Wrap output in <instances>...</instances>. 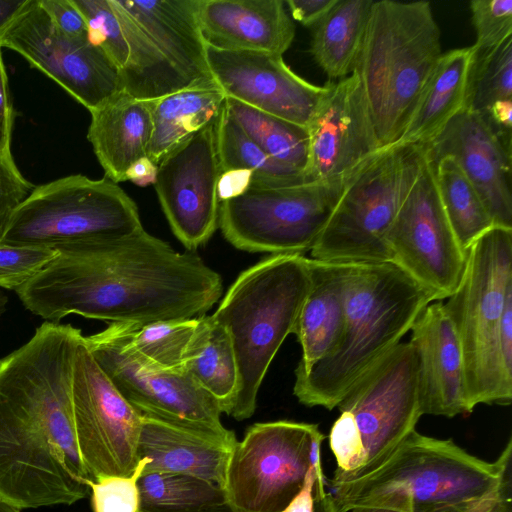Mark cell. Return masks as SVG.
<instances>
[{"label": "cell", "mask_w": 512, "mask_h": 512, "mask_svg": "<svg viewBox=\"0 0 512 512\" xmlns=\"http://www.w3.org/2000/svg\"><path fill=\"white\" fill-rule=\"evenodd\" d=\"M475 52L472 45L441 55L395 145L425 146L465 108Z\"/></svg>", "instance_id": "4316f807"}, {"label": "cell", "mask_w": 512, "mask_h": 512, "mask_svg": "<svg viewBox=\"0 0 512 512\" xmlns=\"http://www.w3.org/2000/svg\"><path fill=\"white\" fill-rule=\"evenodd\" d=\"M149 462L139 459L130 476H103L91 482L93 512H140L138 479Z\"/></svg>", "instance_id": "f35d334b"}, {"label": "cell", "mask_w": 512, "mask_h": 512, "mask_svg": "<svg viewBox=\"0 0 512 512\" xmlns=\"http://www.w3.org/2000/svg\"><path fill=\"white\" fill-rule=\"evenodd\" d=\"M213 80L226 97L307 128L332 82L316 86L294 73L282 55L227 51L206 45Z\"/></svg>", "instance_id": "ac0fdd59"}, {"label": "cell", "mask_w": 512, "mask_h": 512, "mask_svg": "<svg viewBox=\"0 0 512 512\" xmlns=\"http://www.w3.org/2000/svg\"><path fill=\"white\" fill-rule=\"evenodd\" d=\"M111 3L122 25L128 46V60L120 71L124 92L141 100H157L190 87L124 8L121 0H111Z\"/></svg>", "instance_id": "4dcf8cb0"}, {"label": "cell", "mask_w": 512, "mask_h": 512, "mask_svg": "<svg viewBox=\"0 0 512 512\" xmlns=\"http://www.w3.org/2000/svg\"><path fill=\"white\" fill-rule=\"evenodd\" d=\"M429 161L450 155L497 226L512 228L511 152L476 113L463 109L424 146Z\"/></svg>", "instance_id": "ffe728a7"}, {"label": "cell", "mask_w": 512, "mask_h": 512, "mask_svg": "<svg viewBox=\"0 0 512 512\" xmlns=\"http://www.w3.org/2000/svg\"><path fill=\"white\" fill-rule=\"evenodd\" d=\"M35 187L20 173L11 153H0V239L13 212Z\"/></svg>", "instance_id": "7bdbcfd3"}, {"label": "cell", "mask_w": 512, "mask_h": 512, "mask_svg": "<svg viewBox=\"0 0 512 512\" xmlns=\"http://www.w3.org/2000/svg\"><path fill=\"white\" fill-rule=\"evenodd\" d=\"M215 134L221 172H252L250 187H284L305 183L303 173L275 161L250 139L225 105L216 120Z\"/></svg>", "instance_id": "1f68e13d"}, {"label": "cell", "mask_w": 512, "mask_h": 512, "mask_svg": "<svg viewBox=\"0 0 512 512\" xmlns=\"http://www.w3.org/2000/svg\"><path fill=\"white\" fill-rule=\"evenodd\" d=\"M195 10L205 44L215 49L283 55L295 36L282 0H196Z\"/></svg>", "instance_id": "7402d4cb"}, {"label": "cell", "mask_w": 512, "mask_h": 512, "mask_svg": "<svg viewBox=\"0 0 512 512\" xmlns=\"http://www.w3.org/2000/svg\"><path fill=\"white\" fill-rule=\"evenodd\" d=\"M72 373V410L77 444L92 482L130 476L138 464L142 415L117 390L83 340Z\"/></svg>", "instance_id": "4fadbf2b"}, {"label": "cell", "mask_w": 512, "mask_h": 512, "mask_svg": "<svg viewBox=\"0 0 512 512\" xmlns=\"http://www.w3.org/2000/svg\"><path fill=\"white\" fill-rule=\"evenodd\" d=\"M128 345L146 360L166 369H180L197 318L122 323Z\"/></svg>", "instance_id": "d590c367"}, {"label": "cell", "mask_w": 512, "mask_h": 512, "mask_svg": "<svg viewBox=\"0 0 512 512\" xmlns=\"http://www.w3.org/2000/svg\"><path fill=\"white\" fill-rule=\"evenodd\" d=\"M225 106L248 137L271 158L305 174L309 147L307 128L232 98L226 97Z\"/></svg>", "instance_id": "836d02e7"}, {"label": "cell", "mask_w": 512, "mask_h": 512, "mask_svg": "<svg viewBox=\"0 0 512 512\" xmlns=\"http://www.w3.org/2000/svg\"><path fill=\"white\" fill-rule=\"evenodd\" d=\"M153 101V130L147 156L158 165L174 147L217 120L226 95L210 80Z\"/></svg>", "instance_id": "83f0119b"}, {"label": "cell", "mask_w": 512, "mask_h": 512, "mask_svg": "<svg viewBox=\"0 0 512 512\" xmlns=\"http://www.w3.org/2000/svg\"><path fill=\"white\" fill-rule=\"evenodd\" d=\"M310 285L308 257L271 255L240 273L212 314L235 354L238 382L230 415L236 420L254 414L263 379L293 333Z\"/></svg>", "instance_id": "8992f818"}, {"label": "cell", "mask_w": 512, "mask_h": 512, "mask_svg": "<svg viewBox=\"0 0 512 512\" xmlns=\"http://www.w3.org/2000/svg\"><path fill=\"white\" fill-rule=\"evenodd\" d=\"M504 499L505 498L503 497L501 490H500L498 493L480 501L479 503H477L474 507H472L467 512H487L496 502H498L499 500L504 501ZM504 502L507 505H509L506 500Z\"/></svg>", "instance_id": "f5cc1de1"}, {"label": "cell", "mask_w": 512, "mask_h": 512, "mask_svg": "<svg viewBox=\"0 0 512 512\" xmlns=\"http://www.w3.org/2000/svg\"><path fill=\"white\" fill-rule=\"evenodd\" d=\"M311 285L293 334L302 348L295 373H306L337 348L345 325L348 264L309 258Z\"/></svg>", "instance_id": "484cf974"}, {"label": "cell", "mask_w": 512, "mask_h": 512, "mask_svg": "<svg viewBox=\"0 0 512 512\" xmlns=\"http://www.w3.org/2000/svg\"><path fill=\"white\" fill-rule=\"evenodd\" d=\"M410 331L409 342L417 358L418 397L422 415L452 418L472 413L466 399L459 342L443 301L429 303Z\"/></svg>", "instance_id": "44dd1931"}, {"label": "cell", "mask_w": 512, "mask_h": 512, "mask_svg": "<svg viewBox=\"0 0 512 512\" xmlns=\"http://www.w3.org/2000/svg\"><path fill=\"white\" fill-rule=\"evenodd\" d=\"M346 181L249 187L220 202L218 226L239 250L304 256L324 230Z\"/></svg>", "instance_id": "30bf717a"}, {"label": "cell", "mask_w": 512, "mask_h": 512, "mask_svg": "<svg viewBox=\"0 0 512 512\" xmlns=\"http://www.w3.org/2000/svg\"><path fill=\"white\" fill-rule=\"evenodd\" d=\"M330 448L337 468L334 474H350L363 467L366 459L361 434L353 415L340 411L329 434Z\"/></svg>", "instance_id": "b9f144b4"}, {"label": "cell", "mask_w": 512, "mask_h": 512, "mask_svg": "<svg viewBox=\"0 0 512 512\" xmlns=\"http://www.w3.org/2000/svg\"><path fill=\"white\" fill-rule=\"evenodd\" d=\"M318 424L255 423L230 454L223 485L233 512H283L302 489Z\"/></svg>", "instance_id": "7c38bea8"}, {"label": "cell", "mask_w": 512, "mask_h": 512, "mask_svg": "<svg viewBox=\"0 0 512 512\" xmlns=\"http://www.w3.org/2000/svg\"><path fill=\"white\" fill-rule=\"evenodd\" d=\"M0 512H21V510L0 499Z\"/></svg>", "instance_id": "6f0895ef"}, {"label": "cell", "mask_w": 512, "mask_h": 512, "mask_svg": "<svg viewBox=\"0 0 512 512\" xmlns=\"http://www.w3.org/2000/svg\"><path fill=\"white\" fill-rule=\"evenodd\" d=\"M351 512H404L402 510L380 505H361L353 507Z\"/></svg>", "instance_id": "db71d44e"}, {"label": "cell", "mask_w": 512, "mask_h": 512, "mask_svg": "<svg viewBox=\"0 0 512 512\" xmlns=\"http://www.w3.org/2000/svg\"><path fill=\"white\" fill-rule=\"evenodd\" d=\"M153 103V100L137 99L122 91L90 112L87 137L111 181H126L128 169L148 157Z\"/></svg>", "instance_id": "d4e9b609"}, {"label": "cell", "mask_w": 512, "mask_h": 512, "mask_svg": "<svg viewBox=\"0 0 512 512\" xmlns=\"http://www.w3.org/2000/svg\"><path fill=\"white\" fill-rule=\"evenodd\" d=\"M90 112L124 91L120 70L89 39H72L50 22L38 0H28L0 36Z\"/></svg>", "instance_id": "2e32d148"}, {"label": "cell", "mask_w": 512, "mask_h": 512, "mask_svg": "<svg viewBox=\"0 0 512 512\" xmlns=\"http://www.w3.org/2000/svg\"><path fill=\"white\" fill-rule=\"evenodd\" d=\"M138 489L140 512H191L225 502L222 487L187 474L142 473Z\"/></svg>", "instance_id": "e575fe53"}, {"label": "cell", "mask_w": 512, "mask_h": 512, "mask_svg": "<svg viewBox=\"0 0 512 512\" xmlns=\"http://www.w3.org/2000/svg\"><path fill=\"white\" fill-rule=\"evenodd\" d=\"M188 86L213 80L196 18V0H121Z\"/></svg>", "instance_id": "cb8c5ba5"}, {"label": "cell", "mask_w": 512, "mask_h": 512, "mask_svg": "<svg viewBox=\"0 0 512 512\" xmlns=\"http://www.w3.org/2000/svg\"><path fill=\"white\" fill-rule=\"evenodd\" d=\"M511 458V438L499 458L490 463L451 440L422 435L415 429L372 471L331 479V511L380 505L404 512H467L499 492Z\"/></svg>", "instance_id": "3957f363"}, {"label": "cell", "mask_w": 512, "mask_h": 512, "mask_svg": "<svg viewBox=\"0 0 512 512\" xmlns=\"http://www.w3.org/2000/svg\"><path fill=\"white\" fill-rule=\"evenodd\" d=\"M316 476L310 466L305 477V482L299 493L292 499L283 512H314L315 498L314 489Z\"/></svg>", "instance_id": "681fc988"}, {"label": "cell", "mask_w": 512, "mask_h": 512, "mask_svg": "<svg viewBox=\"0 0 512 512\" xmlns=\"http://www.w3.org/2000/svg\"><path fill=\"white\" fill-rule=\"evenodd\" d=\"M305 182L347 180L381 149L358 77L332 82L307 126Z\"/></svg>", "instance_id": "d6986e66"}, {"label": "cell", "mask_w": 512, "mask_h": 512, "mask_svg": "<svg viewBox=\"0 0 512 512\" xmlns=\"http://www.w3.org/2000/svg\"><path fill=\"white\" fill-rule=\"evenodd\" d=\"M83 340L103 372L141 415L219 435L234 433L223 426L217 401L182 368L160 367L135 352L122 323H110Z\"/></svg>", "instance_id": "8fae6325"}, {"label": "cell", "mask_w": 512, "mask_h": 512, "mask_svg": "<svg viewBox=\"0 0 512 512\" xmlns=\"http://www.w3.org/2000/svg\"><path fill=\"white\" fill-rule=\"evenodd\" d=\"M337 0H288L292 17L304 26L313 27L336 4Z\"/></svg>", "instance_id": "bcb514c9"}, {"label": "cell", "mask_w": 512, "mask_h": 512, "mask_svg": "<svg viewBox=\"0 0 512 512\" xmlns=\"http://www.w3.org/2000/svg\"><path fill=\"white\" fill-rule=\"evenodd\" d=\"M374 0H337L313 26L310 52L331 79L353 72Z\"/></svg>", "instance_id": "f546056e"}, {"label": "cell", "mask_w": 512, "mask_h": 512, "mask_svg": "<svg viewBox=\"0 0 512 512\" xmlns=\"http://www.w3.org/2000/svg\"><path fill=\"white\" fill-rule=\"evenodd\" d=\"M428 1H373L353 72L359 79L381 149L400 139L443 54Z\"/></svg>", "instance_id": "5b68a950"}, {"label": "cell", "mask_w": 512, "mask_h": 512, "mask_svg": "<svg viewBox=\"0 0 512 512\" xmlns=\"http://www.w3.org/2000/svg\"><path fill=\"white\" fill-rule=\"evenodd\" d=\"M8 303V297L6 294H4L2 291H0V315H2L5 310Z\"/></svg>", "instance_id": "680465c9"}, {"label": "cell", "mask_w": 512, "mask_h": 512, "mask_svg": "<svg viewBox=\"0 0 512 512\" xmlns=\"http://www.w3.org/2000/svg\"><path fill=\"white\" fill-rule=\"evenodd\" d=\"M215 123L169 151L158 164L153 184L171 230L189 250L204 245L219 224L221 169Z\"/></svg>", "instance_id": "e0dca14e"}, {"label": "cell", "mask_w": 512, "mask_h": 512, "mask_svg": "<svg viewBox=\"0 0 512 512\" xmlns=\"http://www.w3.org/2000/svg\"><path fill=\"white\" fill-rule=\"evenodd\" d=\"M476 53L488 52L512 37V0H472Z\"/></svg>", "instance_id": "ab89813d"}, {"label": "cell", "mask_w": 512, "mask_h": 512, "mask_svg": "<svg viewBox=\"0 0 512 512\" xmlns=\"http://www.w3.org/2000/svg\"><path fill=\"white\" fill-rule=\"evenodd\" d=\"M191 512H233L230 507L227 505L226 502L218 504V505H212L205 508H201L198 510H194Z\"/></svg>", "instance_id": "11a10c76"}, {"label": "cell", "mask_w": 512, "mask_h": 512, "mask_svg": "<svg viewBox=\"0 0 512 512\" xmlns=\"http://www.w3.org/2000/svg\"><path fill=\"white\" fill-rule=\"evenodd\" d=\"M457 289L443 302L463 361L467 404L510 405L512 374L504 367L499 333L512 290V228L494 225L467 250Z\"/></svg>", "instance_id": "52a82bcc"}, {"label": "cell", "mask_w": 512, "mask_h": 512, "mask_svg": "<svg viewBox=\"0 0 512 512\" xmlns=\"http://www.w3.org/2000/svg\"><path fill=\"white\" fill-rule=\"evenodd\" d=\"M0 46V153L10 154L13 110Z\"/></svg>", "instance_id": "f6af8a7d"}, {"label": "cell", "mask_w": 512, "mask_h": 512, "mask_svg": "<svg viewBox=\"0 0 512 512\" xmlns=\"http://www.w3.org/2000/svg\"><path fill=\"white\" fill-rule=\"evenodd\" d=\"M337 407L353 415L366 459L359 470L334 474L333 480L372 471L415 430L422 413L417 358L410 342H400L384 355L353 384Z\"/></svg>", "instance_id": "9a60e30c"}, {"label": "cell", "mask_w": 512, "mask_h": 512, "mask_svg": "<svg viewBox=\"0 0 512 512\" xmlns=\"http://www.w3.org/2000/svg\"><path fill=\"white\" fill-rule=\"evenodd\" d=\"M235 434L219 435L194 427L142 415L138 460L150 459L143 473L187 474L223 489Z\"/></svg>", "instance_id": "603a6c76"}, {"label": "cell", "mask_w": 512, "mask_h": 512, "mask_svg": "<svg viewBox=\"0 0 512 512\" xmlns=\"http://www.w3.org/2000/svg\"><path fill=\"white\" fill-rule=\"evenodd\" d=\"M487 512H511V506H508L503 500H499Z\"/></svg>", "instance_id": "9f6ffc18"}, {"label": "cell", "mask_w": 512, "mask_h": 512, "mask_svg": "<svg viewBox=\"0 0 512 512\" xmlns=\"http://www.w3.org/2000/svg\"><path fill=\"white\" fill-rule=\"evenodd\" d=\"M142 229L136 203L117 183L71 175L35 187L13 212L0 243L61 251Z\"/></svg>", "instance_id": "9c48e42d"}, {"label": "cell", "mask_w": 512, "mask_h": 512, "mask_svg": "<svg viewBox=\"0 0 512 512\" xmlns=\"http://www.w3.org/2000/svg\"><path fill=\"white\" fill-rule=\"evenodd\" d=\"M386 241L391 262L427 290L435 301L447 299L457 289L466 269L468 252L445 214L433 164L426 154Z\"/></svg>", "instance_id": "5bb4252c"}, {"label": "cell", "mask_w": 512, "mask_h": 512, "mask_svg": "<svg viewBox=\"0 0 512 512\" xmlns=\"http://www.w3.org/2000/svg\"><path fill=\"white\" fill-rule=\"evenodd\" d=\"M253 174L248 170H228L220 174L217 195L220 202L244 193L252 183Z\"/></svg>", "instance_id": "7dc6e473"}, {"label": "cell", "mask_w": 512, "mask_h": 512, "mask_svg": "<svg viewBox=\"0 0 512 512\" xmlns=\"http://www.w3.org/2000/svg\"><path fill=\"white\" fill-rule=\"evenodd\" d=\"M158 165L148 157L136 161L126 172L125 180H130L138 186L154 184Z\"/></svg>", "instance_id": "f907efd6"}, {"label": "cell", "mask_w": 512, "mask_h": 512, "mask_svg": "<svg viewBox=\"0 0 512 512\" xmlns=\"http://www.w3.org/2000/svg\"><path fill=\"white\" fill-rule=\"evenodd\" d=\"M499 344L504 367L512 374V290L508 292L504 305Z\"/></svg>", "instance_id": "c3c4849f"}, {"label": "cell", "mask_w": 512, "mask_h": 512, "mask_svg": "<svg viewBox=\"0 0 512 512\" xmlns=\"http://www.w3.org/2000/svg\"><path fill=\"white\" fill-rule=\"evenodd\" d=\"M57 255L49 248L0 243V287L16 291Z\"/></svg>", "instance_id": "60d3db41"}, {"label": "cell", "mask_w": 512, "mask_h": 512, "mask_svg": "<svg viewBox=\"0 0 512 512\" xmlns=\"http://www.w3.org/2000/svg\"><path fill=\"white\" fill-rule=\"evenodd\" d=\"M52 25L72 39H89L86 21L72 0H38Z\"/></svg>", "instance_id": "ee69618b"}, {"label": "cell", "mask_w": 512, "mask_h": 512, "mask_svg": "<svg viewBox=\"0 0 512 512\" xmlns=\"http://www.w3.org/2000/svg\"><path fill=\"white\" fill-rule=\"evenodd\" d=\"M182 369L230 415L238 382L236 359L227 331L212 315L197 318Z\"/></svg>", "instance_id": "f1b7e54d"}, {"label": "cell", "mask_w": 512, "mask_h": 512, "mask_svg": "<svg viewBox=\"0 0 512 512\" xmlns=\"http://www.w3.org/2000/svg\"><path fill=\"white\" fill-rule=\"evenodd\" d=\"M434 297L392 262L348 264L345 325L335 351L306 373L293 393L308 407L332 410L353 384L401 342Z\"/></svg>", "instance_id": "277c9868"}, {"label": "cell", "mask_w": 512, "mask_h": 512, "mask_svg": "<svg viewBox=\"0 0 512 512\" xmlns=\"http://www.w3.org/2000/svg\"><path fill=\"white\" fill-rule=\"evenodd\" d=\"M82 13L89 40L121 71L128 60V46L111 0H72Z\"/></svg>", "instance_id": "74e56055"}, {"label": "cell", "mask_w": 512, "mask_h": 512, "mask_svg": "<svg viewBox=\"0 0 512 512\" xmlns=\"http://www.w3.org/2000/svg\"><path fill=\"white\" fill-rule=\"evenodd\" d=\"M441 204L462 247L472 243L495 224L476 188L450 155L432 162Z\"/></svg>", "instance_id": "d6a6232c"}, {"label": "cell", "mask_w": 512, "mask_h": 512, "mask_svg": "<svg viewBox=\"0 0 512 512\" xmlns=\"http://www.w3.org/2000/svg\"><path fill=\"white\" fill-rule=\"evenodd\" d=\"M425 161L424 146L377 152L346 181L312 259L340 263L391 262L387 233Z\"/></svg>", "instance_id": "ba28073f"}, {"label": "cell", "mask_w": 512, "mask_h": 512, "mask_svg": "<svg viewBox=\"0 0 512 512\" xmlns=\"http://www.w3.org/2000/svg\"><path fill=\"white\" fill-rule=\"evenodd\" d=\"M82 337L46 321L0 360V499L20 510L71 505L90 493L72 410Z\"/></svg>", "instance_id": "7a4b0ae2"}, {"label": "cell", "mask_w": 512, "mask_h": 512, "mask_svg": "<svg viewBox=\"0 0 512 512\" xmlns=\"http://www.w3.org/2000/svg\"><path fill=\"white\" fill-rule=\"evenodd\" d=\"M28 0H0V36Z\"/></svg>", "instance_id": "816d5d0a"}, {"label": "cell", "mask_w": 512, "mask_h": 512, "mask_svg": "<svg viewBox=\"0 0 512 512\" xmlns=\"http://www.w3.org/2000/svg\"><path fill=\"white\" fill-rule=\"evenodd\" d=\"M15 292L48 322L69 314L110 323L192 319L220 299V274L144 230L57 251Z\"/></svg>", "instance_id": "6da1fadb"}, {"label": "cell", "mask_w": 512, "mask_h": 512, "mask_svg": "<svg viewBox=\"0 0 512 512\" xmlns=\"http://www.w3.org/2000/svg\"><path fill=\"white\" fill-rule=\"evenodd\" d=\"M504 100H512V37L488 52H475L465 109L483 116Z\"/></svg>", "instance_id": "8d00e7d4"}]
</instances>
